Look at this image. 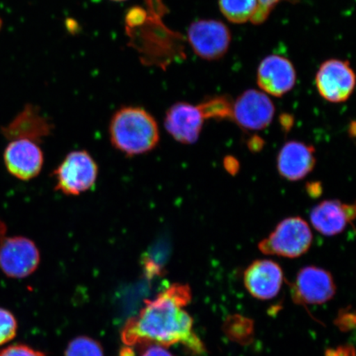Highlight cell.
I'll return each instance as SVG.
<instances>
[{
	"instance_id": "obj_23",
	"label": "cell",
	"mask_w": 356,
	"mask_h": 356,
	"mask_svg": "<svg viewBox=\"0 0 356 356\" xmlns=\"http://www.w3.org/2000/svg\"><path fill=\"white\" fill-rule=\"evenodd\" d=\"M148 19V12L145 8L134 6L127 12L126 26L127 29H135L145 24Z\"/></svg>"
},
{
	"instance_id": "obj_16",
	"label": "cell",
	"mask_w": 356,
	"mask_h": 356,
	"mask_svg": "<svg viewBox=\"0 0 356 356\" xmlns=\"http://www.w3.org/2000/svg\"><path fill=\"white\" fill-rule=\"evenodd\" d=\"M316 164L313 146L300 141H289L284 144L277 156L280 175L289 181L302 179L313 171Z\"/></svg>"
},
{
	"instance_id": "obj_8",
	"label": "cell",
	"mask_w": 356,
	"mask_h": 356,
	"mask_svg": "<svg viewBox=\"0 0 356 356\" xmlns=\"http://www.w3.org/2000/svg\"><path fill=\"white\" fill-rule=\"evenodd\" d=\"M315 82L323 99L339 104L353 95L355 75L348 62L332 59L324 61L319 67Z\"/></svg>"
},
{
	"instance_id": "obj_30",
	"label": "cell",
	"mask_w": 356,
	"mask_h": 356,
	"mask_svg": "<svg viewBox=\"0 0 356 356\" xmlns=\"http://www.w3.org/2000/svg\"><path fill=\"white\" fill-rule=\"evenodd\" d=\"M264 140L261 139V137L254 136L251 138L250 140L248 142V146L249 149L252 151V152H257V151H260L262 148H264Z\"/></svg>"
},
{
	"instance_id": "obj_15",
	"label": "cell",
	"mask_w": 356,
	"mask_h": 356,
	"mask_svg": "<svg viewBox=\"0 0 356 356\" xmlns=\"http://www.w3.org/2000/svg\"><path fill=\"white\" fill-rule=\"evenodd\" d=\"M53 127L38 106L28 104L8 126L2 127V134L8 140L26 139L40 143L51 135Z\"/></svg>"
},
{
	"instance_id": "obj_13",
	"label": "cell",
	"mask_w": 356,
	"mask_h": 356,
	"mask_svg": "<svg viewBox=\"0 0 356 356\" xmlns=\"http://www.w3.org/2000/svg\"><path fill=\"white\" fill-rule=\"evenodd\" d=\"M204 118L199 106L179 102L167 111L164 127L173 139L184 145H193L199 139Z\"/></svg>"
},
{
	"instance_id": "obj_32",
	"label": "cell",
	"mask_w": 356,
	"mask_h": 356,
	"mask_svg": "<svg viewBox=\"0 0 356 356\" xmlns=\"http://www.w3.org/2000/svg\"><path fill=\"white\" fill-rule=\"evenodd\" d=\"M120 356H136V354L132 347L126 346L120 350Z\"/></svg>"
},
{
	"instance_id": "obj_7",
	"label": "cell",
	"mask_w": 356,
	"mask_h": 356,
	"mask_svg": "<svg viewBox=\"0 0 356 356\" xmlns=\"http://www.w3.org/2000/svg\"><path fill=\"white\" fill-rule=\"evenodd\" d=\"M188 40L195 54L202 59L217 60L228 51L231 33L224 22L202 19L191 24Z\"/></svg>"
},
{
	"instance_id": "obj_27",
	"label": "cell",
	"mask_w": 356,
	"mask_h": 356,
	"mask_svg": "<svg viewBox=\"0 0 356 356\" xmlns=\"http://www.w3.org/2000/svg\"><path fill=\"white\" fill-rule=\"evenodd\" d=\"M146 348L142 351L140 356H173L165 347L158 345L145 346Z\"/></svg>"
},
{
	"instance_id": "obj_9",
	"label": "cell",
	"mask_w": 356,
	"mask_h": 356,
	"mask_svg": "<svg viewBox=\"0 0 356 356\" xmlns=\"http://www.w3.org/2000/svg\"><path fill=\"white\" fill-rule=\"evenodd\" d=\"M336 284L327 270L314 266H305L298 273L292 286V297L297 304L318 305L330 301Z\"/></svg>"
},
{
	"instance_id": "obj_3",
	"label": "cell",
	"mask_w": 356,
	"mask_h": 356,
	"mask_svg": "<svg viewBox=\"0 0 356 356\" xmlns=\"http://www.w3.org/2000/svg\"><path fill=\"white\" fill-rule=\"evenodd\" d=\"M146 2L150 12V21L147 19L145 24L149 28H140L146 30L147 34L129 37L133 47L140 53L145 64L158 65L165 70L172 62L184 59V38L163 24L161 17L166 8L162 0H146Z\"/></svg>"
},
{
	"instance_id": "obj_29",
	"label": "cell",
	"mask_w": 356,
	"mask_h": 356,
	"mask_svg": "<svg viewBox=\"0 0 356 356\" xmlns=\"http://www.w3.org/2000/svg\"><path fill=\"white\" fill-rule=\"evenodd\" d=\"M225 168L230 175H235L238 171L239 163L237 159L234 157H226L225 159Z\"/></svg>"
},
{
	"instance_id": "obj_26",
	"label": "cell",
	"mask_w": 356,
	"mask_h": 356,
	"mask_svg": "<svg viewBox=\"0 0 356 356\" xmlns=\"http://www.w3.org/2000/svg\"><path fill=\"white\" fill-rule=\"evenodd\" d=\"M355 315L346 311L342 312L337 319V325L342 331L350 330L355 327Z\"/></svg>"
},
{
	"instance_id": "obj_12",
	"label": "cell",
	"mask_w": 356,
	"mask_h": 356,
	"mask_svg": "<svg viewBox=\"0 0 356 356\" xmlns=\"http://www.w3.org/2000/svg\"><path fill=\"white\" fill-rule=\"evenodd\" d=\"M257 79L262 91L280 97L295 87L296 71L287 58L270 55L264 58L258 66Z\"/></svg>"
},
{
	"instance_id": "obj_34",
	"label": "cell",
	"mask_w": 356,
	"mask_h": 356,
	"mask_svg": "<svg viewBox=\"0 0 356 356\" xmlns=\"http://www.w3.org/2000/svg\"><path fill=\"white\" fill-rule=\"evenodd\" d=\"M0 26H1V21H0Z\"/></svg>"
},
{
	"instance_id": "obj_5",
	"label": "cell",
	"mask_w": 356,
	"mask_h": 356,
	"mask_svg": "<svg viewBox=\"0 0 356 356\" xmlns=\"http://www.w3.org/2000/svg\"><path fill=\"white\" fill-rule=\"evenodd\" d=\"M56 190L67 195H79L95 185L99 167L86 150H75L65 156L56 170Z\"/></svg>"
},
{
	"instance_id": "obj_6",
	"label": "cell",
	"mask_w": 356,
	"mask_h": 356,
	"mask_svg": "<svg viewBox=\"0 0 356 356\" xmlns=\"http://www.w3.org/2000/svg\"><path fill=\"white\" fill-rule=\"evenodd\" d=\"M40 261L41 255L33 240L22 236L0 237V269L8 277H29L38 268Z\"/></svg>"
},
{
	"instance_id": "obj_11",
	"label": "cell",
	"mask_w": 356,
	"mask_h": 356,
	"mask_svg": "<svg viewBox=\"0 0 356 356\" xmlns=\"http://www.w3.org/2000/svg\"><path fill=\"white\" fill-rule=\"evenodd\" d=\"M4 163L8 172L22 181L33 179L41 172L44 155L35 142L26 140H13L3 153Z\"/></svg>"
},
{
	"instance_id": "obj_17",
	"label": "cell",
	"mask_w": 356,
	"mask_h": 356,
	"mask_svg": "<svg viewBox=\"0 0 356 356\" xmlns=\"http://www.w3.org/2000/svg\"><path fill=\"white\" fill-rule=\"evenodd\" d=\"M355 217V204L331 200H324L312 210L310 221L318 232L331 237L343 232L347 224L353 221Z\"/></svg>"
},
{
	"instance_id": "obj_2",
	"label": "cell",
	"mask_w": 356,
	"mask_h": 356,
	"mask_svg": "<svg viewBox=\"0 0 356 356\" xmlns=\"http://www.w3.org/2000/svg\"><path fill=\"white\" fill-rule=\"evenodd\" d=\"M109 136L114 148L129 157L151 152L160 140L157 122L140 106H123L115 111L111 119Z\"/></svg>"
},
{
	"instance_id": "obj_4",
	"label": "cell",
	"mask_w": 356,
	"mask_h": 356,
	"mask_svg": "<svg viewBox=\"0 0 356 356\" xmlns=\"http://www.w3.org/2000/svg\"><path fill=\"white\" fill-rule=\"evenodd\" d=\"M313 234L300 217H289L279 222L273 232L258 245L265 255L297 258L309 251Z\"/></svg>"
},
{
	"instance_id": "obj_31",
	"label": "cell",
	"mask_w": 356,
	"mask_h": 356,
	"mask_svg": "<svg viewBox=\"0 0 356 356\" xmlns=\"http://www.w3.org/2000/svg\"><path fill=\"white\" fill-rule=\"evenodd\" d=\"M308 191L312 197H318L322 193V186L317 182L309 185Z\"/></svg>"
},
{
	"instance_id": "obj_1",
	"label": "cell",
	"mask_w": 356,
	"mask_h": 356,
	"mask_svg": "<svg viewBox=\"0 0 356 356\" xmlns=\"http://www.w3.org/2000/svg\"><path fill=\"white\" fill-rule=\"evenodd\" d=\"M191 301L188 284H172L145 305L136 317L127 320L121 338L124 346L181 344L191 354L204 353L203 342L193 331V319L184 309Z\"/></svg>"
},
{
	"instance_id": "obj_20",
	"label": "cell",
	"mask_w": 356,
	"mask_h": 356,
	"mask_svg": "<svg viewBox=\"0 0 356 356\" xmlns=\"http://www.w3.org/2000/svg\"><path fill=\"white\" fill-rule=\"evenodd\" d=\"M233 102L225 96H217L203 101L198 106L204 120H225L232 118Z\"/></svg>"
},
{
	"instance_id": "obj_18",
	"label": "cell",
	"mask_w": 356,
	"mask_h": 356,
	"mask_svg": "<svg viewBox=\"0 0 356 356\" xmlns=\"http://www.w3.org/2000/svg\"><path fill=\"white\" fill-rule=\"evenodd\" d=\"M222 15L233 24L251 21L257 10V0H219Z\"/></svg>"
},
{
	"instance_id": "obj_10",
	"label": "cell",
	"mask_w": 356,
	"mask_h": 356,
	"mask_svg": "<svg viewBox=\"0 0 356 356\" xmlns=\"http://www.w3.org/2000/svg\"><path fill=\"white\" fill-rule=\"evenodd\" d=\"M275 115L273 102L266 93L249 89L233 102L232 120L247 131H261L269 126Z\"/></svg>"
},
{
	"instance_id": "obj_19",
	"label": "cell",
	"mask_w": 356,
	"mask_h": 356,
	"mask_svg": "<svg viewBox=\"0 0 356 356\" xmlns=\"http://www.w3.org/2000/svg\"><path fill=\"white\" fill-rule=\"evenodd\" d=\"M225 332L231 340L245 345L250 343L254 328L251 319L243 316L234 315L226 319Z\"/></svg>"
},
{
	"instance_id": "obj_33",
	"label": "cell",
	"mask_w": 356,
	"mask_h": 356,
	"mask_svg": "<svg viewBox=\"0 0 356 356\" xmlns=\"http://www.w3.org/2000/svg\"><path fill=\"white\" fill-rule=\"evenodd\" d=\"M111 1H115V2H122V1H126V0H111Z\"/></svg>"
},
{
	"instance_id": "obj_14",
	"label": "cell",
	"mask_w": 356,
	"mask_h": 356,
	"mask_svg": "<svg viewBox=\"0 0 356 356\" xmlns=\"http://www.w3.org/2000/svg\"><path fill=\"white\" fill-rule=\"evenodd\" d=\"M243 282L248 293L256 299L273 300L283 286V270L274 261L257 260L245 270Z\"/></svg>"
},
{
	"instance_id": "obj_22",
	"label": "cell",
	"mask_w": 356,
	"mask_h": 356,
	"mask_svg": "<svg viewBox=\"0 0 356 356\" xmlns=\"http://www.w3.org/2000/svg\"><path fill=\"white\" fill-rule=\"evenodd\" d=\"M17 322L11 312L0 308V346L10 342L16 337Z\"/></svg>"
},
{
	"instance_id": "obj_25",
	"label": "cell",
	"mask_w": 356,
	"mask_h": 356,
	"mask_svg": "<svg viewBox=\"0 0 356 356\" xmlns=\"http://www.w3.org/2000/svg\"><path fill=\"white\" fill-rule=\"evenodd\" d=\"M0 356H47L46 354L24 344H15L0 351Z\"/></svg>"
},
{
	"instance_id": "obj_24",
	"label": "cell",
	"mask_w": 356,
	"mask_h": 356,
	"mask_svg": "<svg viewBox=\"0 0 356 356\" xmlns=\"http://www.w3.org/2000/svg\"><path fill=\"white\" fill-rule=\"evenodd\" d=\"M280 0H257V10L251 22L258 25L264 22Z\"/></svg>"
},
{
	"instance_id": "obj_28",
	"label": "cell",
	"mask_w": 356,
	"mask_h": 356,
	"mask_svg": "<svg viewBox=\"0 0 356 356\" xmlns=\"http://www.w3.org/2000/svg\"><path fill=\"white\" fill-rule=\"evenodd\" d=\"M326 356H355L353 347L340 346L337 349H331L327 351Z\"/></svg>"
},
{
	"instance_id": "obj_21",
	"label": "cell",
	"mask_w": 356,
	"mask_h": 356,
	"mask_svg": "<svg viewBox=\"0 0 356 356\" xmlns=\"http://www.w3.org/2000/svg\"><path fill=\"white\" fill-rule=\"evenodd\" d=\"M65 356H104V353L99 341L91 337L81 336L70 341Z\"/></svg>"
}]
</instances>
